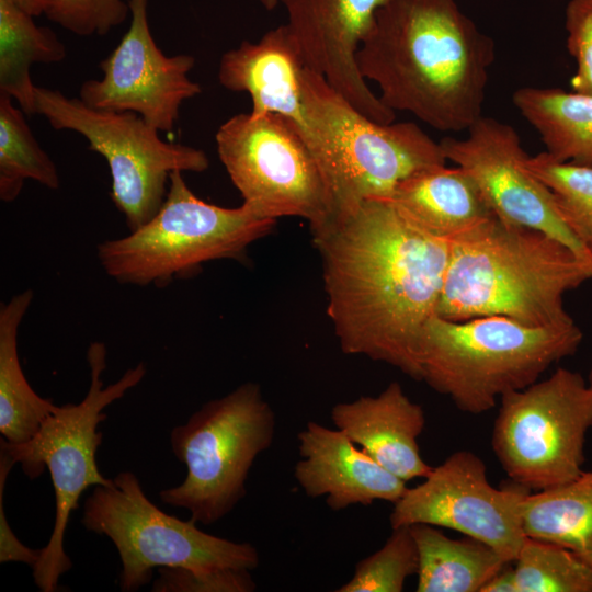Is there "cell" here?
Wrapping results in <instances>:
<instances>
[{
	"label": "cell",
	"mask_w": 592,
	"mask_h": 592,
	"mask_svg": "<svg viewBox=\"0 0 592 592\" xmlns=\"http://www.w3.org/2000/svg\"><path fill=\"white\" fill-rule=\"evenodd\" d=\"M341 350L421 380L420 341L436 314L451 242L371 200L311 231Z\"/></svg>",
	"instance_id": "1"
},
{
	"label": "cell",
	"mask_w": 592,
	"mask_h": 592,
	"mask_svg": "<svg viewBox=\"0 0 592 592\" xmlns=\"http://www.w3.org/2000/svg\"><path fill=\"white\" fill-rule=\"evenodd\" d=\"M492 39L455 0H388L357 53L380 101L440 132L467 130L482 115Z\"/></svg>",
	"instance_id": "2"
},
{
	"label": "cell",
	"mask_w": 592,
	"mask_h": 592,
	"mask_svg": "<svg viewBox=\"0 0 592 592\" xmlns=\"http://www.w3.org/2000/svg\"><path fill=\"white\" fill-rule=\"evenodd\" d=\"M592 280V262L534 228L491 219L452 240L436 315L504 316L531 327L574 322L565 295Z\"/></svg>",
	"instance_id": "3"
},
{
	"label": "cell",
	"mask_w": 592,
	"mask_h": 592,
	"mask_svg": "<svg viewBox=\"0 0 592 592\" xmlns=\"http://www.w3.org/2000/svg\"><path fill=\"white\" fill-rule=\"evenodd\" d=\"M581 341L576 322L531 327L504 316L454 321L435 314L421 335V380L460 411L480 414L573 355Z\"/></svg>",
	"instance_id": "4"
},
{
	"label": "cell",
	"mask_w": 592,
	"mask_h": 592,
	"mask_svg": "<svg viewBox=\"0 0 592 592\" xmlns=\"http://www.w3.org/2000/svg\"><path fill=\"white\" fill-rule=\"evenodd\" d=\"M301 129L329 186L333 215L389 200L413 173L447 162L440 143L413 122H376L310 69L303 73Z\"/></svg>",
	"instance_id": "5"
},
{
	"label": "cell",
	"mask_w": 592,
	"mask_h": 592,
	"mask_svg": "<svg viewBox=\"0 0 592 592\" xmlns=\"http://www.w3.org/2000/svg\"><path fill=\"white\" fill-rule=\"evenodd\" d=\"M90 386L79 403L57 406L26 442L9 443L0 439V449L9 454L30 479H35L48 468L55 491V523L45 547L33 569V578L42 592L58 589L60 577L69 571L72 562L64 548V538L70 514L79 508L82 492L90 486H111L113 479L102 476L95 455L103 440L98 431L105 421L104 409L137 386L146 375L140 362L128 368L122 377L104 386L106 348L103 342H92L87 351Z\"/></svg>",
	"instance_id": "6"
},
{
	"label": "cell",
	"mask_w": 592,
	"mask_h": 592,
	"mask_svg": "<svg viewBox=\"0 0 592 592\" xmlns=\"http://www.w3.org/2000/svg\"><path fill=\"white\" fill-rule=\"evenodd\" d=\"M274 225L244 203L227 208L201 200L173 171L159 210L129 235L101 242L98 258L118 283L164 287L203 263L239 258Z\"/></svg>",
	"instance_id": "7"
},
{
	"label": "cell",
	"mask_w": 592,
	"mask_h": 592,
	"mask_svg": "<svg viewBox=\"0 0 592 592\" xmlns=\"http://www.w3.org/2000/svg\"><path fill=\"white\" fill-rule=\"evenodd\" d=\"M275 425L254 383L204 403L170 432L171 449L187 471L180 485L159 492L161 501L187 510L197 523L219 521L246 496L249 471L272 445Z\"/></svg>",
	"instance_id": "8"
},
{
	"label": "cell",
	"mask_w": 592,
	"mask_h": 592,
	"mask_svg": "<svg viewBox=\"0 0 592 592\" xmlns=\"http://www.w3.org/2000/svg\"><path fill=\"white\" fill-rule=\"evenodd\" d=\"M81 523L113 542L122 562L118 584L123 592L139 590L161 567L251 571L260 563L252 544L208 534L192 517L182 521L161 511L132 471L117 474L111 486L94 487L84 501Z\"/></svg>",
	"instance_id": "9"
},
{
	"label": "cell",
	"mask_w": 592,
	"mask_h": 592,
	"mask_svg": "<svg viewBox=\"0 0 592 592\" xmlns=\"http://www.w3.org/2000/svg\"><path fill=\"white\" fill-rule=\"evenodd\" d=\"M500 400L491 445L513 483L540 491L583 473L592 386L580 373L559 367Z\"/></svg>",
	"instance_id": "10"
},
{
	"label": "cell",
	"mask_w": 592,
	"mask_h": 592,
	"mask_svg": "<svg viewBox=\"0 0 592 592\" xmlns=\"http://www.w3.org/2000/svg\"><path fill=\"white\" fill-rule=\"evenodd\" d=\"M36 113L57 130L82 135L103 156L111 174V198L129 231L147 223L161 207L173 171L204 172L207 155L192 146L168 143L134 112L94 109L59 90L35 89Z\"/></svg>",
	"instance_id": "11"
},
{
	"label": "cell",
	"mask_w": 592,
	"mask_h": 592,
	"mask_svg": "<svg viewBox=\"0 0 592 592\" xmlns=\"http://www.w3.org/2000/svg\"><path fill=\"white\" fill-rule=\"evenodd\" d=\"M215 141L232 184L259 217H300L311 231L331 219L329 186L298 123L240 113L219 126Z\"/></svg>",
	"instance_id": "12"
},
{
	"label": "cell",
	"mask_w": 592,
	"mask_h": 592,
	"mask_svg": "<svg viewBox=\"0 0 592 592\" xmlns=\"http://www.w3.org/2000/svg\"><path fill=\"white\" fill-rule=\"evenodd\" d=\"M528 492L513 482L493 487L483 460L458 451L432 467L423 482L407 488L392 503L389 522L391 528L421 523L457 531L512 563L526 538L520 509Z\"/></svg>",
	"instance_id": "13"
},
{
	"label": "cell",
	"mask_w": 592,
	"mask_h": 592,
	"mask_svg": "<svg viewBox=\"0 0 592 592\" xmlns=\"http://www.w3.org/2000/svg\"><path fill=\"white\" fill-rule=\"evenodd\" d=\"M128 3L127 32L100 62L102 78L81 84L79 99L94 109L134 112L159 132H171L182 103L202 92L189 77L195 58L164 55L150 32L148 0Z\"/></svg>",
	"instance_id": "14"
},
{
	"label": "cell",
	"mask_w": 592,
	"mask_h": 592,
	"mask_svg": "<svg viewBox=\"0 0 592 592\" xmlns=\"http://www.w3.org/2000/svg\"><path fill=\"white\" fill-rule=\"evenodd\" d=\"M466 132L465 138L446 136L439 143L446 160L475 180L496 217L544 231L592 262L561 219L551 191L525 167L528 155L517 132L482 115Z\"/></svg>",
	"instance_id": "15"
},
{
	"label": "cell",
	"mask_w": 592,
	"mask_h": 592,
	"mask_svg": "<svg viewBox=\"0 0 592 592\" xmlns=\"http://www.w3.org/2000/svg\"><path fill=\"white\" fill-rule=\"evenodd\" d=\"M388 0H281L305 67L326 81L367 117L392 123L389 110L368 87L358 64V49L377 11Z\"/></svg>",
	"instance_id": "16"
},
{
	"label": "cell",
	"mask_w": 592,
	"mask_h": 592,
	"mask_svg": "<svg viewBox=\"0 0 592 592\" xmlns=\"http://www.w3.org/2000/svg\"><path fill=\"white\" fill-rule=\"evenodd\" d=\"M297 440L301 458L295 464L294 478L309 498L326 497L333 511L375 501L394 503L407 490L406 481L337 428L309 421Z\"/></svg>",
	"instance_id": "17"
},
{
	"label": "cell",
	"mask_w": 592,
	"mask_h": 592,
	"mask_svg": "<svg viewBox=\"0 0 592 592\" xmlns=\"http://www.w3.org/2000/svg\"><path fill=\"white\" fill-rule=\"evenodd\" d=\"M330 417L337 429L401 480L424 478L431 471L418 443L425 425L423 408L399 383H390L377 396L337 403Z\"/></svg>",
	"instance_id": "18"
},
{
	"label": "cell",
	"mask_w": 592,
	"mask_h": 592,
	"mask_svg": "<svg viewBox=\"0 0 592 592\" xmlns=\"http://www.w3.org/2000/svg\"><path fill=\"white\" fill-rule=\"evenodd\" d=\"M305 64L286 24L269 30L258 42L242 41L220 58L219 83L250 95V114H280L304 124Z\"/></svg>",
	"instance_id": "19"
},
{
	"label": "cell",
	"mask_w": 592,
	"mask_h": 592,
	"mask_svg": "<svg viewBox=\"0 0 592 592\" xmlns=\"http://www.w3.org/2000/svg\"><path fill=\"white\" fill-rule=\"evenodd\" d=\"M387 201L424 231L449 241L496 216L475 180L446 163L408 177Z\"/></svg>",
	"instance_id": "20"
},
{
	"label": "cell",
	"mask_w": 592,
	"mask_h": 592,
	"mask_svg": "<svg viewBox=\"0 0 592 592\" xmlns=\"http://www.w3.org/2000/svg\"><path fill=\"white\" fill-rule=\"evenodd\" d=\"M410 530L419 558L418 592H480L511 563L478 539H454L429 524H413Z\"/></svg>",
	"instance_id": "21"
},
{
	"label": "cell",
	"mask_w": 592,
	"mask_h": 592,
	"mask_svg": "<svg viewBox=\"0 0 592 592\" xmlns=\"http://www.w3.org/2000/svg\"><path fill=\"white\" fill-rule=\"evenodd\" d=\"M512 102L555 160L592 168V95L523 87Z\"/></svg>",
	"instance_id": "22"
},
{
	"label": "cell",
	"mask_w": 592,
	"mask_h": 592,
	"mask_svg": "<svg viewBox=\"0 0 592 592\" xmlns=\"http://www.w3.org/2000/svg\"><path fill=\"white\" fill-rule=\"evenodd\" d=\"M520 510L526 537L567 548L592 568V470L528 492Z\"/></svg>",
	"instance_id": "23"
},
{
	"label": "cell",
	"mask_w": 592,
	"mask_h": 592,
	"mask_svg": "<svg viewBox=\"0 0 592 592\" xmlns=\"http://www.w3.org/2000/svg\"><path fill=\"white\" fill-rule=\"evenodd\" d=\"M33 297L27 288L0 307V433L12 444L29 441L57 407L33 390L19 360V327Z\"/></svg>",
	"instance_id": "24"
},
{
	"label": "cell",
	"mask_w": 592,
	"mask_h": 592,
	"mask_svg": "<svg viewBox=\"0 0 592 592\" xmlns=\"http://www.w3.org/2000/svg\"><path fill=\"white\" fill-rule=\"evenodd\" d=\"M64 43L12 0H0V93L15 100L25 114L36 113L31 67L66 58Z\"/></svg>",
	"instance_id": "25"
},
{
	"label": "cell",
	"mask_w": 592,
	"mask_h": 592,
	"mask_svg": "<svg viewBox=\"0 0 592 592\" xmlns=\"http://www.w3.org/2000/svg\"><path fill=\"white\" fill-rule=\"evenodd\" d=\"M12 100L0 93V200L5 203L16 200L27 179L50 190L60 186L56 164Z\"/></svg>",
	"instance_id": "26"
},
{
	"label": "cell",
	"mask_w": 592,
	"mask_h": 592,
	"mask_svg": "<svg viewBox=\"0 0 592 592\" xmlns=\"http://www.w3.org/2000/svg\"><path fill=\"white\" fill-rule=\"evenodd\" d=\"M513 563L516 592H592V568L561 546L526 537Z\"/></svg>",
	"instance_id": "27"
},
{
	"label": "cell",
	"mask_w": 592,
	"mask_h": 592,
	"mask_svg": "<svg viewBox=\"0 0 592 592\" xmlns=\"http://www.w3.org/2000/svg\"><path fill=\"white\" fill-rule=\"evenodd\" d=\"M524 163L551 191L561 219L592 254V168L557 161L546 151Z\"/></svg>",
	"instance_id": "28"
},
{
	"label": "cell",
	"mask_w": 592,
	"mask_h": 592,
	"mask_svg": "<svg viewBox=\"0 0 592 592\" xmlns=\"http://www.w3.org/2000/svg\"><path fill=\"white\" fill-rule=\"evenodd\" d=\"M385 544L355 565L352 578L337 592H401L417 574L418 549L410 526L391 528Z\"/></svg>",
	"instance_id": "29"
},
{
	"label": "cell",
	"mask_w": 592,
	"mask_h": 592,
	"mask_svg": "<svg viewBox=\"0 0 592 592\" xmlns=\"http://www.w3.org/2000/svg\"><path fill=\"white\" fill-rule=\"evenodd\" d=\"M130 14L128 0H50L45 15L80 35H104Z\"/></svg>",
	"instance_id": "30"
},
{
	"label": "cell",
	"mask_w": 592,
	"mask_h": 592,
	"mask_svg": "<svg viewBox=\"0 0 592 592\" xmlns=\"http://www.w3.org/2000/svg\"><path fill=\"white\" fill-rule=\"evenodd\" d=\"M152 583L153 592H252L255 590L250 570L226 569L212 572L183 567H161Z\"/></svg>",
	"instance_id": "31"
},
{
	"label": "cell",
	"mask_w": 592,
	"mask_h": 592,
	"mask_svg": "<svg viewBox=\"0 0 592 592\" xmlns=\"http://www.w3.org/2000/svg\"><path fill=\"white\" fill-rule=\"evenodd\" d=\"M567 49L576 61L571 91L592 95V0H570L566 8Z\"/></svg>",
	"instance_id": "32"
},
{
	"label": "cell",
	"mask_w": 592,
	"mask_h": 592,
	"mask_svg": "<svg viewBox=\"0 0 592 592\" xmlns=\"http://www.w3.org/2000/svg\"><path fill=\"white\" fill-rule=\"evenodd\" d=\"M14 464V459L0 449V562H22L33 568L39 559L41 549L27 547L18 539L8 523L3 506L7 478Z\"/></svg>",
	"instance_id": "33"
},
{
	"label": "cell",
	"mask_w": 592,
	"mask_h": 592,
	"mask_svg": "<svg viewBox=\"0 0 592 592\" xmlns=\"http://www.w3.org/2000/svg\"><path fill=\"white\" fill-rule=\"evenodd\" d=\"M480 592H516L514 569L511 563L504 566L480 590Z\"/></svg>",
	"instance_id": "34"
},
{
	"label": "cell",
	"mask_w": 592,
	"mask_h": 592,
	"mask_svg": "<svg viewBox=\"0 0 592 592\" xmlns=\"http://www.w3.org/2000/svg\"><path fill=\"white\" fill-rule=\"evenodd\" d=\"M22 10L31 14L32 16H38L45 14V11L50 0H12Z\"/></svg>",
	"instance_id": "35"
},
{
	"label": "cell",
	"mask_w": 592,
	"mask_h": 592,
	"mask_svg": "<svg viewBox=\"0 0 592 592\" xmlns=\"http://www.w3.org/2000/svg\"><path fill=\"white\" fill-rule=\"evenodd\" d=\"M258 1L267 11L274 10L281 3V0H258Z\"/></svg>",
	"instance_id": "36"
},
{
	"label": "cell",
	"mask_w": 592,
	"mask_h": 592,
	"mask_svg": "<svg viewBox=\"0 0 592 592\" xmlns=\"http://www.w3.org/2000/svg\"><path fill=\"white\" fill-rule=\"evenodd\" d=\"M588 383L590 386H592V365H591V368H590V372H589V375H588Z\"/></svg>",
	"instance_id": "37"
}]
</instances>
